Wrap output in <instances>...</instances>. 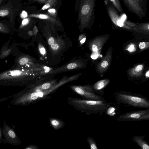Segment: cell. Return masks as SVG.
<instances>
[{
	"mask_svg": "<svg viewBox=\"0 0 149 149\" xmlns=\"http://www.w3.org/2000/svg\"><path fill=\"white\" fill-rule=\"evenodd\" d=\"M145 14L146 15L147 0H137Z\"/></svg>",
	"mask_w": 149,
	"mask_h": 149,
	"instance_id": "2e32d148",
	"label": "cell"
},
{
	"mask_svg": "<svg viewBox=\"0 0 149 149\" xmlns=\"http://www.w3.org/2000/svg\"><path fill=\"white\" fill-rule=\"evenodd\" d=\"M8 11L6 9L2 10L0 11V16L1 17L5 16L8 15Z\"/></svg>",
	"mask_w": 149,
	"mask_h": 149,
	"instance_id": "7402d4cb",
	"label": "cell"
},
{
	"mask_svg": "<svg viewBox=\"0 0 149 149\" xmlns=\"http://www.w3.org/2000/svg\"><path fill=\"white\" fill-rule=\"evenodd\" d=\"M40 52L41 53L43 54H44L45 53V50L43 47L42 48L40 49Z\"/></svg>",
	"mask_w": 149,
	"mask_h": 149,
	"instance_id": "d6a6232c",
	"label": "cell"
},
{
	"mask_svg": "<svg viewBox=\"0 0 149 149\" xmlns=\"http://www.w3.org/2000/svg\"><path fill=\"white\" fill-rule=\"evenodd\" d=\"M144 136H135L132 138V141L136 143L141 149H149V144L144 140Z\"/></svg>",
	"mask_w": 149,
	"mask_h": 149,
	"instance_id": "8fae6325",
	"label": "cell"
},
{
	"mask_svg": "<svg viewBox=\"0 0 149 149\" xmlns=\"http://www.w3.org/2000/svg\"><path fill=\"white\" fill-rule=\"evenodd\" d=\"M38 95V96L42 97L43 96V93L40 92H38L37 93Z\"/></svg>",
	"mask_w": 149,
	"mask_h": 149,
	"instance_id": "8d00e7d4",
	"label": "cell"
},
{
	"mask_svg": "<svg viewBox=\"0 0 149 149\" xmlns=\"http://www.w3.org/2000/svg\"><path fill=\"white\" fill-rule=\"evenodd\" d=\"M122 0L128 10L140 19H142L146 15L137 0Z\"/></svg>",
	"mask_w": 149,
	"mask_h": 149,
	"instance_id": "9c48e42d",
	"label": "cell"
},
{
	"mask_svg": "<svg viewBox=\"0 0 149 149\" xmlns=\"http://www.w3.org/2000/svg\"><path fill=\"white\" fill-rule=\"evenodd\" d=\"M27 16V14L26 12L25 11H23L21 14V17L23 18H24Z\"/></svg>",
	"mask_w": 149,
	"mask_h": 149,
	"instance_id": "4dcf8cb0",
	"label": "cell"
},
{
	"mask_svg": "<svg viewBox=\"0 0 149 149\" xmlns=\"http://www.w3.org/2000/svg\"><path fill=\"white\" fill-rule=\"evenodd\" d=\"M139 48L141 49H146L149 47V42H142L139 43Z\"/></svg>",
	"mask_w": 149,
	"mask_h": 149,
	"instance_id": "ac0fdd59",
	"label": "cell"
},
{
	"mask_svg": "<svg viewBox=\"0 0 149 149\" xmlns=\"http://www.w3.org/2000/svg\"><path fill=\"white\" fill-rule=\"evenodd\" d=\"M125 24L127 26L131 28L134 31L137 32V26L138 24L126 20H125Z\"/></svg>",
	"mask_w": 149,
	"mask_h": 149,
	"instance_id": "e0dca14e",
	"label": "cell"
},
{
	"mask_svg": "<svg viewBox=\"0 0 149 149\" xmlns=\"http://www.w3.org/2000/svg\"><path fill=\"white\" fill-rule=\"evenodd\" d=\"M146 77H149V70L148 71L146 74Z\"/></svg>",
	"mask_w": 149,
	"mask_h": 149,
	"instance_id": "74e56055",
	"label": "cell"
},
{
	"mask_svg": "<svg viewBox=\"0 0 149 149\" xmlns=\"http://www.w3.org/2000/svg\"><path fill=\"white\" fill-rule=\"evenodd\" d=\"M87 140L91 149H98L97 143L93 138L91 137H88Z\"/></svg>",
	"mask_w": 149,
	"mask_h": 149,
	"instance_id": "9a60e30c",
	"label": "cell"
},
{
	"mask_svg": "<svg viewBox=\"0 0 149 149\" xmlns=\"http://www.w3.org/2000/svg\"><path fill=\"white\" fill-rule=\"evenodd\" d=\"M114 97L118 104H123L134 108L149 109V100L140 94L120 91L115 93Z\"/></svg>",
	"mask_w": 149,
	"mask_h": 149,
	"instance_id": "3957f363",
	"label": "cell"
},
{
	"mask_svg": "<svg viewBox=\"0 0 149 149\" xmlns=\"http://www.w3.org/2000/svg\"><path fill=\"white\" fill-rule=\"evenodd\" d=\"M50 86V84L49 83H47L43 84L42 86V88L43 89H46L49 88Z\"/></svg>",
	"mask_w": 149,
	"mask_h": 149,
	"instance_id": "603a6c76",
	"label": "cell"
},
{
	"mask_svg": "<svg viewBox=\"0 0 149 149\" xmlns=\"http://www.w3.org/2000/svg\"><path fill=\"white\" fill-rule=\"evenodd\" d=\"M29 34L30 36H31L33 35V33L32 31H29Z\"/></svg>",
	"mask_w": 149,
	"mask_h": 149,
	"instance_id": "f35d334b",
	"label": "cell"
},
{
	"mask_svg": "<svg viewBox=\"0 0 149 149\" xmlns=\"http://www.w3.org/2000/svg\"><path fill=\"white\" fill-rule=\"evenodd\" d=\"M48 43L50 45H51L53 44H54V39L53 38L51 37L48 40Z\"/></svg>",
	"mask_w": 149,
	"mask_h": 149,
	"instance_id": "83f0119b",
	"label": "cell"
},
{
	"mask_svg": "<svg viewBox=\"0 0 149 149\" xmlns=\"http://www.w3.org/2000/svg\"><path fill=\"white\" fill-rule=\"evenodd\" d=\"M38 29L36 26H35L33 28V32L35 35H36L38 32Z\"/></svg>",
	"mask_w": 149,
	"mask_h": 149,
	"instance_id": "836d02e7",
	"label": "cell"
},
{
	"mask_svg": "<svg viewBox=\"0 0 149 149\" xmlns=\"http://www.w3.org/2000/svg\"><path fill=\"white\" fill-rule=\"evenodd\" d=\"M149 120V109L131 111L119 115L117 120L119 122L142 121Z\"/></svg>",
	"mask_w": 149,
	"mask_h": 149,
	"instance_id": "5b68a950",
	"label": "cell"
},
{
	"mask_svg": "<svg viewBox=\"0 0 149 149\" xmlns=\"http://www.w3.org/2000/svg\"><path fill=\"white\" fill-rule=\"evenodd\" d=\"M28 61V58H27L25 57L21 58L20 60L19 63L20 65H24L26 64Z\"/></svg>",
	"mask_w": 149,
	"mask_h": 149,
	"instance_id": "44dd1931",
	"label": "cell"
},
{
	"mask_svg": "<svg viewBox=\"0 0 149 149\" xmlns=\"http://www.w3.org/2000/svg\"><path fill=\"white\" fill-rule=\"evenodd\" d=\"M110 37L108 34L97 36L88 41L87 46L91 52H96L102 49Z\"/></svg>",
	"mask_w": 149,
	"mask_h": 149,
	"instance_id": "ba28073f",
	"label": "cell"
},
{
	"mask_svg": "<svg viewBox=\"0 0 149 149\" xmlns=\"http://www.w3.org/2000/svg\"><path fill=\"white\" fill-rule=\"evenodd\" d=\"M113 49L111 46L108 49L105 55L97 64L95 69L99 74L105 73L110 66L112 60Z\"/></svg>",
	"mask_w": 149,
	"mask_h": 149,
	"instance_id": "52a82bcc",
	"label": "cell"
},
{
	"mask_svg": "<svg viewBox=\"0 0 149 149\" xmlns=\"http://www.w3.org/2000/svg\"><path fill=\"white\" fill-rule=\"evenodd\" d=\"M107 12L113 24L116 26L126 30L134 31L125 23V20H123L118 15L117 10L109 0H104Z\"/></svg>",
	"mask_w": 149,
	"mask_h": 149,
	"instance_id": "8992f818",
	"label": "cell"
},
{
	"mask_svg": "<svg viewBox=\"0 0 149 149\" xmlns=\"http://www.w3.org/2000/svg\"><path fill=\"white\" fill-rule=\"evenodd\" d=\"M69 87L72 91L84 99L95 100H104L102 95L95 93L91 85L89 84L84 86L72 85L70 86Z\"/></svg>",
	"mask_w": 149,
	"mask_h": 149,
	"instance_id": "277c9868",
	"label": "cell"
},
{
	"mask_svg": "<svg viewBox=\"0 0 149 149\" xmlns=\"http://www.w3.org/2000/svg\"><path fill=\"white\" fill-rule=\"evenodd\" d=\"M68 102L75 110L87 115L102 114L109 107L110 103L105 100H95L69 97Z\"/></svg>",
	"mask_w": 149,
	"mask_h": 149,
	"instance_id": "7a4b0ae2",
	"label": "cell"
},
{
	"mask_svg": "<svg viewBox=\"0 0 149 149\" xmlns=\"http://www.w3.org/2000/svg\"><path fill=\"white\" fill-rule=\"evenodd\" d=\"M137 32L145 35H149V22L138 24Z\"/></svg>",
	"mask_w": 149,
	"mask_h": 149,
	"instance_id": "7c38bea8",
	"label": "cell"
},
{
	"mask_svg": "<svg viewBox=\"0 0 149 149\" xmlns=\"http://www.w3.org/2000/svg\"><path fill=\"white\" fill-rule=\"evenodd\" d=\"M44 69L45 70V72H47L49 71V68L46 66H45L44 67Z\"/></svg>",
	"mask_w": 149,
	"mask_h": 149,
	"instance_id": "d590c367",
	"label": "cell"
},
{
	"mask_svg": "<svg viewBox=\"0 0 149 149\" xmlns=\"http://www.w3.org/2000/svg\"><path fill=\"white\" fill-rule=\"evenodd\" d=\"M38 96L37 93H33L31 95V97L32 99L35 100L37 98Z\"/></svg>",
	"mask_w": 149,
	"mask_h": 149,
	"instance_id": "484cf974",
	"label": "cell"
},
{
	"mask_svg": "<svg viewBox=\"0 0 149 149\" xmlns=\"http://www.w3.org/2000/svg\"><path fill=\"white\" fill-rule=\"evenodd\" d=\"M8 134L9 136L12 138H14L15 137V133L12 130H9L8 132Z\"/></svg>",
	"mask_w": 149,
	"mask_h": 149,
	"instance_id": "4316f807",
	"label": "cell"
},
{
	"mask_svg": "<svg viewBox=\"0 0 149 149\" xmlns=\"http://www.w3.org/2000/svg\"><path fill=\"white\" fill-rule=\"evenodd\" d=\"M134 45L133 44H131L127 48V50L130 52H132L134 50Z\"/></svg>",
	"mask_w": 149,
	"mask_h": 149,
	"instance_id": "d4e9b609",
	"label": "cell"
},
{
	"mask_svg": "<svg viewBox=\"0 0 149 149\" xmlns=\"http://www.w3.org/2000/svg\"><path fill=\"white\" fill-rule=\"evenodd\" d=\"M143 68V65L139 64L130 69L129 74L132 77H137L141 75Z\"/></svg>",
	"mask_w": 149,
	"mask_h": 149,
	"instance_id": "4fadbf2b",
	"label": "cell"
},
{
	"mask_svg": "<svg viewBox=\"0 0 149 149\" xmlns=\"http://www.w3.org/2000/svg\"><path fill=\"white\" fill-rule=\"evenodd\" d=\"M119 13H123L124 12L119 0H109Z\"/></svg>",
	"mask_w": 149,
	"mask_h": 149,
	"instance_id": "5bb4252c",
	"label": "cell"
},
{
	"mask_svg": "<svg viewBox=\"0 0 149 149\" xmlns=\"http://www.w3.org/2000/svg\"><path fill=\"white\" fill-rule=\"evenodd\" d=\"M36 17L40 19H47L49 18V16L45 14H40L39 15H30V17Z\"/></svg>",
	"mask_w": 149,
	"mask_h": 149,
	"instance_id": "ffe728a7",
	"label": "cell"
},
{
	"mask_svg": "<svg viewBox=\"0 0 149 149\" xmlns=\"http://www.w3.org/2000/svg\"><path fill=\"white\" fill-rule=\"evenodd\" d=\"M50 6V5L49 3H47L42 7V10H45L46 9L48 8Z\"/></svg>",
	"mask_w": 149,
	"mask_h": 149,
	"instance_id": "f546056e",
	"label": "cell"
},
{
	"mask_svg": "<svg viewBox=\"0 0 149 149\" xmlns=\"http://www.w3.org/2000/svg\"><path fill=\"white\" fill-rule=\"evenodd\" d=\"M110 82V80L107 78L99 80L91 85L93 92L102 95L104 94V89Z\"/></svg>",
	"mask_w": 149,
	"mask_h": 149,
	"instance_id": "30bf717a",
	"label": "cell"
},
{
	"mask_svg": "<svg viewBox=\"0 0 149 149\" xmlns=\"http://www.w3.org/2000/svg\"><path fill=\"white\" fill-rule=\"evenodd\" d=\"M48 11L49 13H54L56 12V10L54 9H49L48 10Z\"/></svg>",
	"mask_w": 149,
	"mask_h": 149,
	"instance_id": "e575fe53",
	"label": "cell"
},
{
	"mask_svg": "<svg viewBox=\"0 0 149 149\" xmlns=\"http://www.w3.org/2000/svg\"><path fill=\"white\" fill-rule=\"evenodd\" d=\"M96 0H75L74 9L78 14V29L81 32L90 29L94 22Z\"/></svg>",
	"mask_w": 149,
	"mask_h": 149,
	"instance_id": "6da1fadb",
	"label": "cell"
},
{
	"mask_svg": "<svg viewBox=\"0 0 149 149\" xmlns=\"http://www.w3.org/2000/svg\"><path fill=\"white\" fill-rule=\"evenodd\" d=\"M28 19L27 18L24 19L22 21V24L23 25H24L27 24L28 22Z\"/></svg>",
	"mask_w": 149,
	"mask_h": 149,
	"instance_id": "1f68e13d",
	"label": "cell"
},
{
	"mask_svg": "<svg viewBox=\"0 0 149 149\" xmlns=\"http://www.w3.org/2000/svg\"><path fill=\"white\" fill-rule=\"evenodd\" d=\"M86 39V36L85 34H82L80 35L78 38L80 46H82L85 42Z\"/></svg>",
	"mask_w": 149,
	"mask_h": 149,
	"instance_id": "d6986e66",
	"label": "cell"
},
{
	"mask_svg": "<svg viewBox=\"0 0 149 149\" xmlns=\"http://www.w3.org/2000/svg\"><path fill=\"white\" fill-rule=\"evenodd\" d=\"M51 123L52 125L56 126L58 125L59 124V122L55 120H52Z\"/></svg>",
	"mask_w": 149,
	"mask_h": 149,
	"instance_id": "f1b7e54d",
	"label": "cell"
},
{
	"mask_svg": "<svg viewBox=\"0 0 149 149\" xmlns=\"http://www.w3.org/2000/svg\"><path fill=\"white\" fill-rule=\"evenodd\" d=\"M59 47V45L56 43H54L51 45V48L54 50H57Z\"/></svg>",
	"mask_w": 149,
	"mask_h": 149,
	"instance_id": "cb8c5ba5",
	"label": "cell"
}]
</instances>
